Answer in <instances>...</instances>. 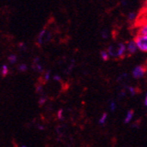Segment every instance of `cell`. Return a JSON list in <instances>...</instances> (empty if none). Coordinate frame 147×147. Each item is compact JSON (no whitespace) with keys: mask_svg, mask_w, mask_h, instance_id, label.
<instances>
[{"mask_svg":"<svg viewBox=\"0 0 147 147\" xmlns=\"http://www.w3.org/2000/svg\"><path fill=\"white\" fill-rule=\"evenodd\" d=\"M8 61L10 62V64H15L16 63V61H17V57L15 56V55H10V56L8 57Z\"/></svg>","mask_w":147,"mask_h":147,"instance_id":"30bf717a","label":"cell"},{"mask_svg":"<svg viewBox=\"0 0 147 147\" xmlns=\"http://www.w3.org/2000/svg\"><path fill=\"white\" fill-rule=\"evenodd\" d=\"M53 80H55V81H61V78L59 75H55V76H53Z\"/></svg>","mask_w":147,"mask_h":147,"instance_id":"ac0fdd59","label":"cell"},{"mask_svg":"<svg viewBox=\"0 0 147 147\" xmlns=\"http://www.w3.org/2000/svg\"><path fill=\"white\" fill-rule=\"evenodd\" d=\"M57 116H58V118L59 119H62L63 118V110L62 109H60L59 111H58V113H57Z\"/></svg>","mask_w":147,"mask_h":147,"instance_id":"2e32d148","label":"cell"},{"mask_svg":"<svg viewBox=\"0 0 147 147\" xmlns=\"http://www.w3.org/2000/svg\"><path fill=\"white\" fill-rule=\"evenodd\" d=\"M138 34H147V18H143L142 21L138 23Z\"/></svg>","mask_w":147,"mask_h":147,"instance_id":"8992f818","label":"cell"},{"mask_svg":"<svg viewBox=\"0 0 147 147\" xmlns=\"http://www.w3.org/2000/svg\"><path fill=\"white\" fill-rule=\"evenodd\" d=\"M138 50V46H137V43H136L135 40L129 41L126 43V51H127V54H129V55H133Z\"/></svg>","mask_w":147,"mask_h":147,"instance_id":"5b68a950","label":"cell"},{"mask_svg":"<svg viewBox=\"0 0 147 147\" xmlns=\"http://www.w3.org/2000/svg\"><path fill=\"white\" fill-rule=\"evenodd\" d=\"M144 105L147 107V94H146V95H145V97H144Z\"/></svg>","mask_w":147,"mask_h":147,"instance_id":"ffe728a7","label":"cell"},{"mask_svg":"<svg viewBox=\"0 0 147 147\" xmlns=\"http://www.w3.org/2000/svg\"><path fill=\"white\" fill-rule=\"evenodd\" d=\"M109 109L111 112H114L115 110L117 109V103L115 101H111L109 103Z\"/></svg>","mask_w":147,"mask_h":147,"instance_id":"4fadbf2b","label":"cell"},{"mask_svg":"<svg viewBox=\"0 0 147 147\" xmlns=\"http://www.w3.org/2000/svg\"><path fill=\"white\" fill-rule=\"evenodd\" d=\"M143 14H144V18H147V1L143 8Z\"/></svg>","mask_w":147,"mask_h":147,"instance_id":"9a60e30c","label":"cell"},{"mask_svg":"<svg viewBox=\"0 0 147 147\" xmlns=\"http://www.w3.org/2000/svg\"><path fill=\"white\" fill-rule=\"evenodd\" d=\"M107 119H108V114L107 113H103L101 116H100V118H99V124H101V125H103L106 122H107Z\"/></svg>","mask_w":147,"mask_h":147,"instance_id":"9c48e42d","label":"cell"},{"mask_svg":"<svg viewBox=\"0 0 147 147\" xmlns=\"http://www.w3.org/2000/svg\"><path fill=\"white\" fill-rule=\"evenodd\" d=\"M50 71H45L44 73H43V79L45 80V81H48L49 79H50Z\"/></svg>","mask_w":147,"mask_h":147,"instance_id":"5bb4252c","label":"cell"},{"mask_svg":"<svg viewBox=\"0 0 147 147\" xmlns=\"http://www.w3.org/2000/svg\"><path fill=\"white\" fill-rule=\"evenodd\" d=\"M134 40L137 43L138 50L143 53H147V34H137Z\"/></svg>","mask_w":147,"mask_h":147,"instance_id":"7a4b0ae2","label":"cell"},{"mask_svg":"<svg viewBox=\"0 0 147 147\" xmlns=\"http://www.w3.org/2000/svg\"><path fill=\"white\" fill-rule=\"evenodd\" d=\"M108 52L109 53L111 57L116 58H122L127 54L126 51V43L118 42L115 45H110L108 48Z\"/></svg>","mask_w":147,"mask_h":147,"instance_id":"6da1fadb","label":"cell"},{"mask_svg":"<svg viewBox=\"0 0 147 147\" xmlns=\"http://www.w3.org/2000/svg\"><path fill=\"white\" fill-rule=\"evenodd\" d=\"M100 57L102 58V60L103 61H108L110 57V55L109 53L108 52V50H102L101 53H100Z\"/></svg>","mask_w":147,"mask_h":147,"instance_id":"ba28073f","label":"cell"},{"mask_svg":"<svg viewBox=\"0 0 147 147\" xmlns=\"http://www.w3.org/2000/svg\"><path fill=\"white\" fill-rule=\"evenodd\" d=\"M137 19V15L135 12H130L128 14V20L130 21H133Z\"/></svg>","mask_w":147,"mask_h":147,"instance_id":"8fae6325","label":"cell"},{"mask_svg":"<svg viewBox=\"0 0 147 147\" xmlns=\"http://www.w3.org/2000/svg\"><path fill=\"white\" fill-rule=\"evenodd\" d=\"M146 67L144 65H138L136 67H134V69L131 71V75L135 79H142L146 73Z\"/></svg>","mask_w":147,"mask_h":147,"instance_id":"3957f363","label":"cell"},{"mask_svg":"<svg viewBox=\"0 0 147 147\" xmlns=\"http://www.w3.org/2000/svg\"><path fill=\"white\" fill-rule=\"evenodd\" d=\"M133 117H134L133 110H129V111H127V113L124 116V119H123L124 123H130L133 120Z\"/></svg>","mask_w":147,"mask_h":147,"instance_id":"52a82bcc","label":"cell"},{"mask_svg":"<svg viewBox=\"0 0 147 147\" xmlns=\"http://www.w3.org/2000/svg\"><path fill=\"white\" fill-rule=\"evenodd\" d=\"M129 91H130V93L131 94H135V91H134V88L133 87H129Z\"/></svg>","mask_w":147,"mask_h":147,"instance_id":"d6986e66","label":"cell"},{"mask_svg":"<svg viewBox=\"0 0 147 147\" xmlns=\"http://www.w3.org/2000/svg\"><path fill=\"white\" fill-rule=\"evenodd\" d=\"M46 101H47V99H46L45 97H43V96H42V97L40 99V101H39V102H40V105H43V104L46 102Z\"/></svg>","mask_w":147,"mask_h":147,"instance_id":"e0dca14e","label":"cell"},{"mask_svg":"<svg viewBox=\"0 0 147 147\" xmlns=\"http://www.w3.org/2000/svg\"><path fill=\"white\" fill-rule=\"evenodd\" d=\"M18 70H20V71H22V72H25V71L27 70V65L25 64H21L18 65Z\"/></svg>","mask_w":147,"mask_h":147,"instance_id":"7c38bea8","label":"cell"},{"mask_svg":"<svg viewBox=\"0 0 147 147\" xmlns=\"http://www.w3.org/2000/svg\"><path fill=\"white\" fill-rule=\"evenodd\" d=\"M50 40V33L49 31L44 29L40 32V34H39V37H38V42L40 45H43L45 43H47V42H49Z\"/></svg>","mask_w":147,"mask_h":147,"instance_id":"277c9868","label":"cell"}]
</instances>
